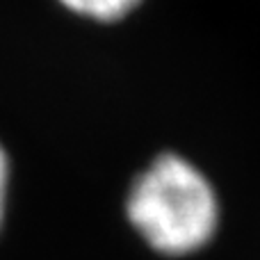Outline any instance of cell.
<instances>
[{
    "label": "cell",
    "instance_id": "cell-1",
    "mask_svg": "<svg viewBox=\"0 0 260 260\" xmlns=\"http://www.w3.org/2000/svg\"><path fill=\"white\" fill-rule=\"evenodd\" d=\"M219 197L206 174L174 151L155 155L126 197V217L137 235L169 258L201 251L219 229Z\"/></svg>",
    "mask_w": 260,
    "mask_h": 260
},
{
    "label": "cell",
    "instance_id": "cell-3",
    "mask_svg": "<svg viewBox=\"0 0 260 260\" xmlns=\"http://www.w3.org/2000/svg\"><path fill=\"white\" fill-rule=\"evenodd\" d=\"M7 192H9V157L7 151L0 144V226L5 219V208H7Z\"/></svg>",
    "mask_w": 260,
    "mask_h": 260
},
{
    "label": "cell",
    "instance_id": "cell-2",
    "mask_svg": "<svg viewBox=\"0 0 260 260\" xmlns=\"http://www.w3.org/2000/svg\"><path fill=\"white\" fill-rule=\"evenodd\" d=\"M59 7L91 23H119L142 5V0H57Z\"/></svg>",
    "mask_w": 260,
    "mask_h": 260
}]
</instances>
